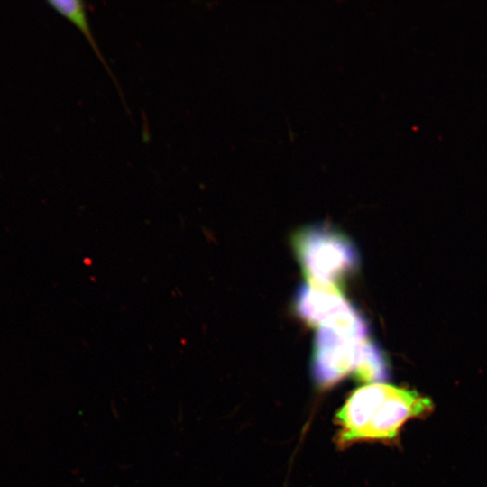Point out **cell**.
I'll list each match as a JSON object with an SVG mask.
<instances>
[{"label":"cell","instance_id":"cell-1","mask_svg":"<svg viewBox=\"0 0 487 487\" xmlns=\"http://www.w3.org/2000/svg\"><path fill=\"white\" fill-rule=\"evenodd\" d=\"M433 409L416 391L391 384L369 383L354 391L336 414L342 444L358 440H391L410 418Z\"/></svg>","mask_w":487,"mask_h":487},{"label":"cell","instance_id":"cell-2","mask_svg":"<svg viewBox=\"0 0 487 487\" xmlns=\"http://www.w3.org/2000/svg\"><path fill=\"white\" fill-rule=\"evenodd\" d=\"M292 244L309 283L336 286L358 266L356 247L341 232L327 225L300 229L293 235Z\"/></svg>","mask_w":487,"mask_h":487},{"label":"cell","instance_id":"cell-3","mask_svg":"<svg viewBox=\"0 0 487 487\" xmlns=\"http://www.w3.org/2000/svg\"><path fill=\"white\" fill-rule=\"evenodd\" d=\"M367 325L356 326H323L314 340L312 370L316 381L330 386L357 368L361 347L367 339Z\"/></svg>","mask_w":487,"mask_h":487},{"label":"cell","instance_id":"cell-4","mask_svg":"<svg viewBox=\"0 0 487 487\" xmlns=\"http://www.w3.org/2000/svg\"><path fill=\"white\" fill-rule=\"evenodd\" d=\"M295 308L299 317L316 327L335 324L357 312L336 286L309 282L299 288Z\"/></svg>","mask_w":487,"mask_h":487},{"label":"cell","instance_id":"cell-5","mask_svg":"<svg viewBox=\"0 0 487 487\" xmlns=\"http://www.w3.org/2000/svg\"><path fill=\"white\" fill-rule=\"evenodd\" d=\"M54 11L66 18L69 22L74 24L80 32L87 40L88 43L91 45L94 52L106 69V72L112 78L114 84L117 87L122 102L124 106H126L123 92L120 88L119 83L117 82L115 77L114 76L112 70L108 67L104 56L101 53V51L95 41L94 35L92 33L89 22L87 19V5L85 2L80 0H51L47 3Z\"/></svg>","mask_w":487,"mask_h":487},{"label":"cell","instance_id":"cell-6","mask_svg":"<svg viewBox=\"0 0 487 487\" xmlns=\"http://www.w3.org/2000/svg\"><path fill=\"white\" fill-rule=\"evenodd\" d=\"M388 374L385 354L381 348L368 338L363 341L354 376L364 382H380Z\"/></svg>","mask_w":487,"mask_h":487}]
</instances>
